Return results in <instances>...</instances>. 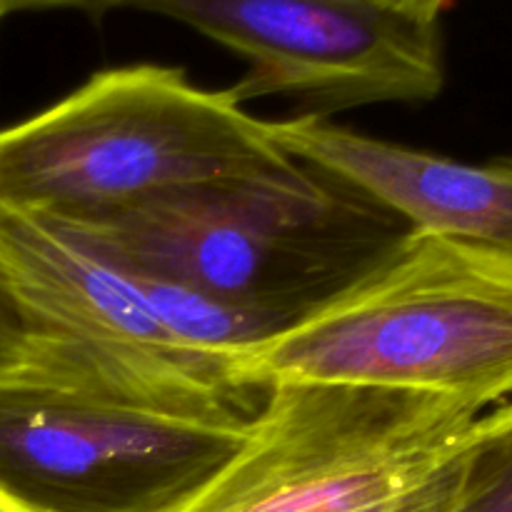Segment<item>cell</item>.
I'll list each match as a JSON object with an SVG mask.
<instances>
[{"label":"cell","mask_w":512,"mask_h":512,"mask_svg":"<svg viewBox=\"0 0 512 512\" xmlns=\"http://www.w3.org/2000/svg\"><path fill=\"white\" fill-rule=\"evenodd\" d=\"M135 8L198 30L248 60L230 93L283 95L313 115L423 103L445 85L440 25L378 0H140Z\"/></svg>","instance_id":"7"},{"label":"cell","mask_w":512,"mask_h":512,"mask_svg":"<svg viewBox=\"0 0 512 512\" xmlns=\"http://www.w3.org/2000/svg\"><path fill=\"white\" fill-rule=\"evenodd\" d=\"M268 123L295 163L348 185L415 233L512 248V158L463 163L313 113Z\"/></svg>","instance_id":"8"},{"label":"cell","mask_w":512,"mask_h":512,"mask_svg":"<svg viewBox=\"0 0 512 512\" xmlns=\"http://www.w3.org/2000/svg\"><path fill=\"white\" fill-rule=\"evenodd\" d=\"M0 248L40 318L68 348L85 398L248 428L268 390L175 335L123 268L45 218L0 210Z\"/></svg>","instance_id":"5"},{"label":"cell","mask_w":512,"mask_h":512,"mask_svg":"<svg viewBox=\"0 0 512 512\" xmlns=\"http://www.w3.org/2000/svg\"><path fill=\"white\" fill-rule=\"evenodd\" d=\"M483 418L438 395L273 385L243 448L175 512H448Z\"/></svg>","instance_id":"4"},{"label":"cell","mask_w":512,"mask_h":512,"mask_svg":"<svg viewBox=\"0 0 512 512\" xmlns=\"http://www.w3.org/2000/svg\"><path fill=\"white\" fill-rule=\"evenodd\" d=\"M35 388L80 393L73 358L25 298L0 248V388Z\"/></svg>","instance_id":"9"},{"label":"cell","mask_w":512,"mask_h":512,"mask_svg":"<svg viewBox=\"0 0 512 512\" xmlns=\"http://www.w3.org/2000/svg\"><path fill=\"white\" fill-rule=\"evenodd\" d=\"M240 383L512 403V248L410 230L350 288L235 360Z\"/></svg>","instance_id":"1"},{"label":"cell","mask_w":512,"mask_h":512,"mask_svg":"<svg viewBox=\"0 0 512 512\" xmlns=\"http://www.w3.org/2000/svg\"><path fill=\"white\" fill-rule=\"evenodd\" d=\"M0 512H30V510L20 508L18 503H13V500H10V498H5V495L0 493Z\"/></svg>","instance_id":"13"},{"label":"cell","mask_w":512,"mask_h":512,"mask_svg":"<svg viewBox=\"0 0 512 512\" xmlns=\"http://www.w3.org/2000/svg\"><path fill=\"white\" fill-rule=\"evenodd\" d=\"M50 223L123 268L288 328L363 278L410 233L398 215L310 168L285 183L198 185Z\"/></svg>","instance_id":"3"},{"label":"cell","mask_w":512,"mask_h":512,"mask_svg":"<svg viewBox=\"0 0 512 512\" xmlns=\"http://www.w3.org/2000/svg\"><path fill=\"white\" fill-rule=\"evenodd\" d=\"M248 430L10 385L0 388V493L30 512H175Z\"/></svg>","instance_id":"6"},{"label":"cell","mask_w":512,"mask_h":512,"mask_svg":"<svg viewBox=\"0 0 512 512\" xmlns=\"http://www.w3.org/2000/svg\"><path fill=\"white\" fill-rule=\"evenodd\" d=\"M140 0H0V20L13 13H25V10H85L90 15H100L105 10L123 8V5H138Z\"/></svg>","instance_id":"11"},{"label":"cell","mask_w":512,"mask_h":512,"mask_svg":"<svg viewBox=\"0 0 512 512\" xmlns=\"http://www.w3.org/2000/svg\"><path fill=\"white\" fill-rule=\"evenodd\" d=\"M448 512H512V403L485 413Z\"/></svg>","instance_id":"10"},{"label":"cell","mask_w":512,"mask_h":512,"mask_svg":"<svg viewBox=\"0 0 512 512\" xmlns=\"http://www.w3.org/2000/svg\"><path fill=\"white\" fill-rule=\"evenodd\" d=\"M385 8L405 15V18L420 20V23L440 25V15L450 8L453 0H378Z\"/></svg>","instance_id":"12"},{"label":"cell","mask_w":512,"mask_h":512,"mask_svg":"<svg viewBox=\"0 0 512 512\" xmlns=\"http://www.w3.org/2000/svg\"><path fill=\"white\" fill-rule=\"evenodd\" d=\"M305 173L230 88H200L170 65L100 70L0 130V210L60 223L170 190Z\"/></svg>","instance_id":"2"}]
</instances>
